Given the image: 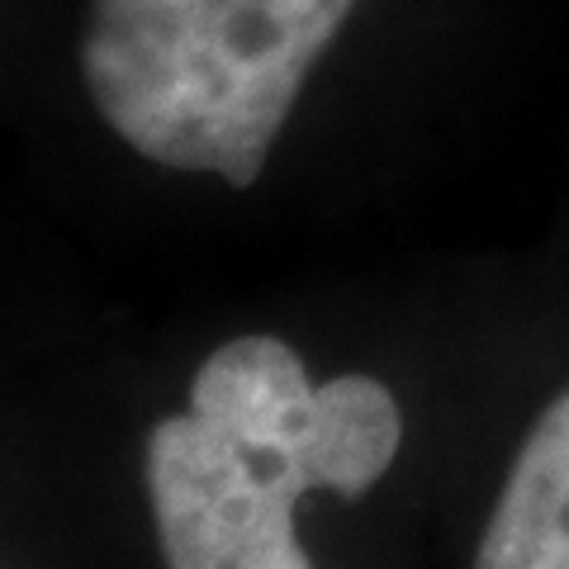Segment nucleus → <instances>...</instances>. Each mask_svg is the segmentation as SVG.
<instances>
[{
	"mask_svg": "<svg viewBox=\"0 0 569 569\" xmlns=\"http://www.w3.org/2000/svg\"><path fill=\"white\" fill-rule=\"evenodd\" d=\"M403 413L376 376L313 385L280 337H233L194 370L190 408L162 418L142 479L167 569H313L295 503L361 498L395 466Z\"/></svg>",
	"mask_w": 569,
	"mask_h": 569,
	"instance_id": "f257e3e1",
	"label": "nucleus"
},
{
	"mask_svg": "<svg viewBox=\"0 0 569 569\" xmlns=\"http://www.w3.org/2000/svg\"><path fill=\"white\" fill-rule=\"evenodd\" d=\"M356 0H91L86 91L157 167L247 190Z\"/></svg>",
	"mask_w": 569,
	"mask_h": 569,
	"instance_id": "f03ea898",
	"label": "nucleus"
},
{
	"mask_svg": "<svg viewBox=\"0 0 569 569\" xmlns=\"http://www.w3.org/2000/svg\"><path fill=\"white\" fill-rule=\"evenodd\" d=\"M475 569H569V389L531 422L479 537Z\"/></svg>",
	"mask_w": 569,
	"mask_h": 569,
	"instance_id": "7ed1b4c3",
	"label": "nucleus"
}]
</instances>
